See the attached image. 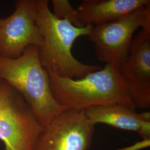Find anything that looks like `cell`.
Returning <instances> with one entry per match:
<instances>
[{"mask_svg":"<svg viewBox=\"0 0 150 150\" xmlns=\"http://www.w3.org/2000/svg\"><path fill=\"white\" fill-rule=\"evenodd\" d=\"M33 13L42 36V43L38 47L39 57L47 72L62 77L79 79L102 69L81 62L72 53L75 41L81 36H88L93 26L79 28L67 20L56 18L49 8L47 0H34Z\"/></svg>","mask_w":150,"mask_h":150,"instance_id":"6da1fadb","label":"cell"},{"mask_svg":"<svg viewBox=\"0 0 150 150\" xmlns=\"http://www.w3.org/2000/svg\"><path fill=\"white\" fill-rule=\"evenodd\" d=\"M0 80L21 95L42 127L69 108L54 98L48 72L40 62L37 46L28 47L16 59L0 57Z\"/></svg>","mask_w":150,"mask_h":150,"instance_id":"7a4b0ae2","label":"cell"},{"mask_svg":"<svg viewBox=\"0 0 150 150\" xmlns=\"http://www.w3.org/2000/svg\"><path fill=\"white\" fill-rule=\"evenodd\" d=\"M48 72L50 87L60 105L77 110L116 103L134 105L121 71L110 64L79 79Z\"/></svg>","mask_w":150,"mask_h":150,"instance_id":"3957f363","label":"cell"},{"mask_svg":"<svg viewBox=\"0 0 150 150\" xmlns=\"http://www.w3.org/2000/svg\"><path fill=\"white\" fill-rule=\"evenodd\" d=\"M42 129L21 95L0 80V140L4 150H35Z\"/></svg>","mask_w":150,"mask_h":150,"instance_id":"277c9868","label":"cell"},{"mask_svg":"<svg viewBox=\"0 0 150 150\" xmlns=\"http://www.w3.org/2000/svg\"><path fill=\"white\" fill-rule=\"evenodd\" d=\"M139 27L150 29V3L116 21L93 26L88 37L98 59L121 71L129 59L133 35Z\"/></svg>","mask_w":150,"mask_h":150,"instance_id":"5b68a950","label":"cell"},{"mask_svg":"<svg viewBox=\"0 0 150 150\" xmlns=\"http://www.w3.org/2000/svg\"><path fill=\"white\" fill-rule=\"evenodd\" d=\"M95 126L83 110L67 108L42 127L35 150H88Z\"/></svg>","mask_w":150,"mask_h":150,"instance_id":"8992f818","label":"cell"},{"mask_svg":"<svg viewBox=\"0 0 150 150\" xmlns=\"http://www.w3.org/2000/svg\"><path fill=\"white\" fill-rule=\"evenodd\" d=\"M11 15L0 21V57L16 59L28 47H40L42 36L34 17V0H18Z\"/></svg>","mask_w":150,"mask_h":150,"instance_id":"52a82bcc","label":"cell"},{"mask_svg":"<svg viewBox=\"0 0 150 150\" xmlns=\"http://www.w3.org/2000/svg\"><path fill=\"white\" fill-rule=\"evenodd\" d=\"M129 97L136 108H150V29L133 39L127 62L121 71Z\"/></svg>","mask_w":150,"mask_h":150,"instance_id":"ba28073f","label":"cell"},{"mask_svg":"<svg viewBox=\"0 0 150 150\" xmlns=\"http://www.w3.org/2000/svg\"><path fill=\"white\" fill-rule=\"evenodd\" d=\"M134 105L116 103L90 107L84 110L86 117L95 125L103 123L113 127L137 132L142 139H150V112L137 113Z\"/></svg>","mask_w":150,"mask_h":150,"instance_id":"9c48e42d","label":"cell"},{"mask_svg":"<svg viewBox=\"0 0 150 150\" xmlns=\"http://www.w3.org/2000/svg\"><path fill=\"white\" fill-rule=\"evenodd\" d=\"M150 3V0H83L77 11L84 26L114 22Z\"/></svg>","mask_w":150,"mask_h":150,"instance_id":"30bf717a","label":"cell"},{"mask_svg":"<svg viewBox=\"0 0 150 150\" xmlns=\"http://www.w3.org/2000/svg\"><path fill=\"white\" fill-rule=\"evenodd\" d=\"M54 16L61 20H67L79 28L85 27L81 22L77 11L75 10L68 0H52Z\"/></svg>","mask_w":150,"mask_h":150,"instance_id":"8fae6325","label":"cell"},{"mask_svg":"<svg viewBox=\"0 0 150 150\" xmlns=\"http://www.w3.org/2000/svg\"><path fill=\"white\" fill-rule=\"evenodd\" d=\"M150 139H142V141L135 143L128 147L116 150H140L150 147Z\"/></svg>","mask_w":150,"mask_h":150,"instance_id":"7c38bea8","label":"cell"},{"mask_svg":"<svg viewBox=\"0 0 150 150\" xmlns=\"http://www.w3.org/2000/svg\"><path fill=\"white\" fill-rule=\"evenodd\" d=\"M1 18H0V21H1Z\"/></svg>","mask_w":150,"mask_h":150,"instance_id":"4fadbf2b","label":"cell"}]
</instances>
